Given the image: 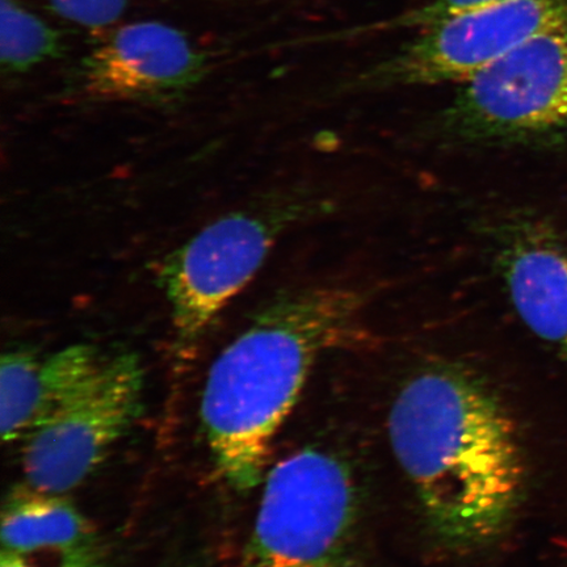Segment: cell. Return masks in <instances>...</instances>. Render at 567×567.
Instances as JSON below:
<instances>
[{"label":"cell","instance_id":"obj_4","mask_svg":"<svg viewBox=\"0 0 567 567\" xmlns=\"http://www.w3.org/2000/svg\"><path fill=\"white\" fill-rule=\"evenodd\" d=\"M332 208L331 198L315 188L281 190L226 213L166 255L158 284L176 337L187 343L200 337L259 272L284 234Z\"/></svg>","mask_w":567,"mask_h":567},{"label":"cell","instance_id":"obj_13","mask_svg":"<svg viewBox=\"0 0 567 567\" xmlns=\"http://www.w3.org/2000/svg\"><path fill=\"white\" fill-rule=\"evenodd\" d=\"M501 2H505V0H431V2L421 6L420 9L401 13L400 17L382 21L379 24L359 28L354 32L415 30V28L423 31Z\"/></svg>","mask_w":567,"mask_h":567},{"label":"cell","instance_id":"obj_11","mask_svg":"<svg viewBox=\"0 0 567 567\" xmlns=\"http://www.w3.org/2000/svg\"><path fill=\"white\" fill-rule=\"evenodd\" d=\"M96 529L65 494L28 484L13 488L2 512V553L63 559L103 551Z\"/></svg>","mask_w":567,"mask_h":567},{"label":"cell","instance_id":"obj_8","mask_svg":"<svg viewBox=\"0 0 567 567\" xmlns=\"http://www.w3.org/2000/svg\"><path fill=\"white\" fill-rule=\"evenodd\" d=\"M207 73V54L182 31L158 21L120 27L78 69L84 94L103 102H172Z\"/></svg>","mask_w":567,"mask_h":567},{"label":"cell","instance_id":"obj_9","mask_svg":"<svg viewBox=\"0 0 567 567\" xmlns=\"http://www.w3.org/2000/svg\"><path fill=\"white\" fill-rule=\"evenodd\" d=\"M499 229L496 261L524 324L567 361V239L536 219Z\"/></svg>","mask_w":567,"mask_h":567},{"label":"cell","instance_id":"obj_10","mask_svg":"<svg viewBox=\"0 0 567 567\" xmlns=\"http://www.w3.org/2000/svg\"><path fill=\"white\" fill-rule=\"evenodd\" d=\"M106 357L86 343L48 354L21 347L4 352L0 361L2 441H24L94 378Z\"/></svg>","mask_w":567,"mask_h":567},{"label":"cell","instance_id":"obj_5","mask_svg":"<svg viewBox=\"0 0 567 567\" xmlns=\"http://www.w3.org/2000/svg\"><path fill=\"white\" fill-rule=\"evenodd\" d=\"M423 130L446 147L567 142V31L530 40L480 71Z\"/></svg>","mask_w":567,"mask_h":567},{"label":"cell","instance_id":"obj_1","mask_svg":"<svg viewBox=\"0 0 567 567\" xmlns=\"http://www.w3.org/2000/svg\"><path fill=\"white\" fill-rule=\"evenodd\" d=\"M389 436L443 549L471 555L505 534L526 471L514 420L477 372L442 363L413 375L390 410Z\"/></svg>","mask_w":567,"mask_h":567},{"label":"cell","instance_id":"obj_2","mask_svg":"<svg viewBox=\"0 0 567 567\" xmlns=\"http://www.w3.org/2000/svg\"><path fill=\"white\" fill-rule=\"evenodd\" d=\"M367 295L340 284L284 290L213 361L202 425L213 465L234 491L264 484L275 437L319 358L365 339Z\"/></svg>","mask_w":567,"mask_h":567},{"label":"cell","instance_id":"obj_14","mask_svg":"<svg viewBox=\"0 0 567 567\" xmlns=\"http://www.w3.org/2000/svg\"><path fill=\"white\" fill-rule=\"evenodd\" d=\"M63 19L87 28H103L115 23L132 0H44Z\"/></svg>","mask_w":567,"mask_h":567},{"label":"cell","instance_id":"obj_6","mask_svg":"<svg viewBox=\"0 0 567 567\" xmlns=\"http://www.w3.org/2000/svg\"><path fill=\"white\" fill-rule=\"evenodd\" d=\"M567 31V0H505L421 31L346 87L380 91L465 83L540 35Z\"/></svg>","mask_w":567,"mask_h":567},{"label":"cell","instance_id":"obj_15","mask_svg":"<svg viewBox=\"0 0 567 567\" xmlns=\"http://www.w3.org/2000/svg\"><path fill=\"white\" fill-rule=\"evenodd\" d=\"M105 553L96 551L90 555L75 556L61 559L53 567H104ZM0 567H39L31 559L7 555H0Z\"/></svg>","mask_w":567,"mask_h":567},{"label":"cell","instance_id":"obj_12","mask_svg":"<svg viewBox=\"0 0 567 567\" xmlns=\"http://www.w3.org/2000/svg\"><path fill=\"white\" fill-rule=\"evenodd\" d=\"M0 62L13 74L27 73L65 51L62 34L16 0H2Z\"/></svg>","mask_w":567,"mask_h":567},{"label":"cell","instance_id":"obj_7","mask_svg":"<svg viewBox=\"0 0 567 567\" xmlns=\"http://www.w3.org/2000/svg\"><path fill=\"white\" fill-rule=\"evenodd\" d=\"M144 388L136 353H109L94 378L24 439L27 484L65 495L80 487L138 420Z\"/></svg>","mask_w":567,"mask_h":567},{"label":"cell","instance_id":"obj_3","mask_svg":"<svg viewBox=\"0 0 567 567\" xmlns=\"http://www.w3.org/2000/svg\"><path fill=\"white\" fill-rule=\"evenodd\" d=\"M264 484L243 567H367L349 461L308 446L271 467Z\"/></svg>","mask_w":567,"mask_h":567}]
</instances>
